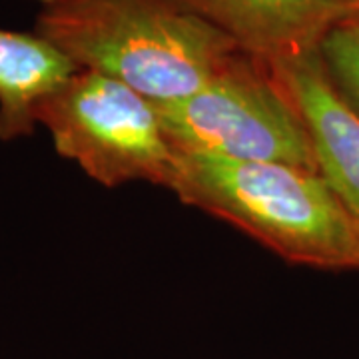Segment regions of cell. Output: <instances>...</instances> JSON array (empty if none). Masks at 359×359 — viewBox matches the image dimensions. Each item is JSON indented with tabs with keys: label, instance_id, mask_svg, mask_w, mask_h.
<instances>
[{
	"label": "cell",
	"instance_id": "obj_1",
	"mask_svg": "<svg viewBox=\"0 0 359 359\" xmlns=\"http://www.w3.org/2000/svg\"><path fill=\"white\" fill-rule=\"evenodd\" d=\"M40 36L72 60L156 104L208 86L242 48L166 0H39Z\"/></svg>",
	"mask_w": 359,
	"mask_h": 359
},
{
	"label": "cell",
	"instance_id": "obj_7",
	"mask_svg": "<svg viewBox=\"0 0 359 359\" xmlns=\"http://www.w3.org/2000/svg\"><path fill=\"white\" fill-rule=\"evenodd\" d=\"M78 68L39 32L0 28V140L32 136L36 110Z\"/></svg>",
	"mask_w": 359,
	"mask_h": 359
},
{
	"label": "cell",
	"instance_id": "obj_5",
	"mask_svg": "<svg viewBox=\"0 0 359 359\" xmlns=\"http://www.w3.org/2000/svg\"><path fill=\"white\" fill-rule=\"evenodd\" d=\"M218 28L252 56L280 62L318 48L330 26L359 11L355 0H166Z\"/></svg>",
	"mask_w": 359,
	"mask_h": 359
},
{
	"label": "cell",
	"instance_id": "obj_6",
	"mask_svg": "<svg viewBox=\"0 0 359 359\" xmlns=\"http://www.w3.org/2000/svg\"><path fill=\"white\" fill-rule=\"evenodd\" d=\"M269 66L304 118L318 172L359 231V118L332 88L318 50Z\"/></svg>",
	"mask_w": 359,
	"mask_h": 359
},
{
	"label": "cell",
	"instance_id": "obj_4",
	"mask_svg": "<svg viewBox=\"0 0 359 359\" xmlns=\"http://www.w3.org/2000/svg\"><path fill=\"white\" fill-rule=\"evenodd\" d=\"M56 152L104 188L128 182L170 186L176 148L158 104L114 78L76 70L36 110Z\"/></svg>",
	"mask_w": 359,
	"mask_h": 359
},
{
	"label": "cell",
	"instance_id": "obj_3",
	"mask_svg": "<svg viewBox=\"0 0 359 359\" xmlns=\"http://www.w3.org/2000/svg\"><path fill=\"white\" fill-rule=\"evenodd\" d=\"M178 152L245 162H280L318 172L304 118L269 62L238 52L208 86L158 104Z\"/></svg>",
	"mask_w": 359,
	"mask_h": 359
},
{
	"label": "cell",
	"instance_id": "obj_8",
	"mask_svg": "<svg viewBox=\"0 0 359 359\" xmlns=\"http://www.w3.org/2000/svg\"><path fill=\"white\" fill-rule=\"evenodd\" d=\"M316 50L332 88L359 118V11L330 26Z\"/></svg>",
	"mask_w": 359,
	"mask_h": 359
},
{
	"label": "cell",
	"instance_id": "obj_9",
	"mask_svg": "<svg viewBox=\"0 0 359 359\" xmlns=\"http://www.w3.org/2000/svg\"><path fill=\"white\" fill-rule=\"evenodd\" d=\"M355 2H358V4H359V0H355Z\"/></svg>",
	"mask_w": 359,
	"mask_h": 359
},
{
	"label": "cell",
	"instance_id": "obj_2",
	"mask_svg": "<svg viewBox=\"0 0 359 359\" xmlns=\"http://www.w3.org/2000/svg\"><path fill=\"white\" fill-rule=\"evenodd\" d=\"M168 190L285 262L359 271V231L320 172L176 150Z\"/></svg>",
	"mask_w": 359,
	"mask_h": 359
}]
</instances>
